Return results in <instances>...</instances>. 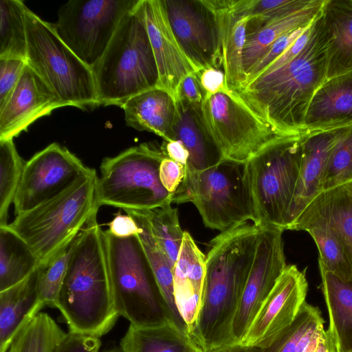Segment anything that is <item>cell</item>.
I'll return each instance as SVG.
<instances>
[{"instance_id":"19","label":"cell","mask_w":352,"mask_h":352,"mask_svg":"<svg viewBox=\"0 0 352 352\" xmlns=\"http://www.w3.org/2000/svg\"><path fill=\"white\" fill-rule=\"evenodd\" d=\"M351 126L306 131L302 135L301 167L286 230H288L310 201L320 192L321 182L329 157L336 145Z\"/></svg>"},{"instance_id":"37","label":"cell","mask_w":352,"mask_h":352,"mask_svg":"<svg viewBox=\"0 0 352 352\" xmlns=\"http://www.w3.org/2000/svg\"><path fill=\"white\" fill-rule=\"evenodd\" d=\"M66 333L50 316L39 312L22 327L7 352H53Z\"/></svg>"},{"instance_id":"40","label":"cell","mask_w":352,"mask_h":352,"mask_svg":"<svg viewBox=\"0 0 352 352\" xmlns=\"http://www.w3.org/2000/svg\"><path fill=\"white\" fill-rule=\"evenodd\" d=\"M77 235L38 267L37 291L39 300L44 305L55 307Z\"/></svg>"},{"instance_id":"51","label":"cell","mask_w":352,"mask_h":352,"mask_svg":"<svg viewBox=\"0 0 352 352\" xmlns=\"http://www.w3.org/2000/svg\"><path fill=\"white\" fill-rule=\"evenodd\" d=\"M210 352H249L248 348L241 344L227 345Z\"/></svg>"},{"instance_id":"17","label":"cell","mask_w":352,"mask_h":352,"mask_svg":"<svg viewBox=\"0 0 352 352\" xmlns=\"http://www.w3.org/2000/svg\"><path fill=\"white\" fill-rule=\"evenodd\" d=\"M140 9L158 69L157 87L176 101L181 82L195 69L174 35L162 0H141Z\"/></svg>"},{"instance_id":"47","label":"cell","mask_w":352,"mask_h":352,"mask_svg":"<svg viewBox=\"0 0 352 352\" xmlns=\"http://www.w3.org/2000/svg\"><path fill=\"white\" fill-rule=\"evenodd\" d=\"M204 98V92L195 72L186 76L179 86L176 100H181L193 104H202Z\"/></svg>"},{"instance_id":"25","label":"cell","mask_w":352,"mask_h":352,"mask_svg":"<svg viewBox=\"0 0 352 352\" xmlns=\"http://www.w3.org/2000/svg\"><path fill=\"white\" fill-rule=\"evenodd\" d=\"M38 267L20 283L0 292V352L8 351L22 327L45 306L38 298Z\"/></svg>"},{"instance_id":"21","label":"cell","mask_w":352,"mask_h":352,"mask_svg":"<svg viewBox=\"0 0 352 352\" xmlns=\"http://www.w3.org/2000/svg\"><path fill=\"white\" fill-rule=\"evenodd\" d=\"M352 126V72L326 80L312 97L305 131H318Z\"/></svg>"},{"instance_id":"43","label":"cell","mask_w":352,"mask_h":352,"mask_svg":"<svg viewBox=\"0 0 352 352\" xmlns=\"http://www.w3.org/2000/svg\"><path fill=\"white\" fill-rule=\"evenodd\" d=\"M27 63L19 59H0V107L16 86Z\"/></svg>"},{"instance_id":"2","label":"cell","mask_w":352,"mask_h":352,"mask_svg":"<svg viewBox=\"0 0 352 352\" xmlns=\"http://www.w3.org/2000/svg\"><path fill=\"white\" fill-rule=\"evenodd\" d=\"M327 78V52L322 10L302 51L279 68L248 82L239 97L257 114L287 135L306 132V113Z\"/></svg>"},{"instance_id":"36","label":"cell","mask_w":352,"mask_h":352,"mask_svg":"<svg viewBox=\"0 0 352 352\" xmlns=\"http://www.w3.org/2000/svg\"><path fill=\"white\" fill-rule=\"evenodd\" d=\"M316 0H228L233 16L249 17L246 32L312 5Z\"/></svg>"},{"instance_id":"13","label":"cell","mask_w":352,"mask_h":352,"mask_svg":"<svg viewBox=\"0 0 352 352\" xmlns=\"http://www.w3.org/2000/svg\"><path fill=\"white\" fill-rule=\"evenodd\" d=\"M91 170L67 148L52 143L25 162L13 201L15 215L56 197Z\"/></svg>"},{"instance_id":"48","label":"cell","mask_w":352,"mask_h":352,"mask_svg":"<svg viewBox=\"0 0 352 352\" xmlns=\"http://www.w3.org/2000/svg\"><path fill=\"white\" fill-rule=\"evenodd\" d=\"M108 225L107 232L119 238L138 235L140 232L136 221L129 214H123L118 212Z\"/></svg>"},{"instance_id":"27","label":"cell","mask_w":352,"mask_h":352,"mask_svg":"<svg viewBox=\"0 0 352 352\" xmlns=\"http://www.w3.org/2000/svg\"><path fill=\"white\" fill-rule=\"evenodd\" d=\"M120 345L122 352H203L194 339L170 319L147 327L130 324Z\"/></svg>"},{"instance_id":"31","label":"cell","mask_w":352,"mask_h":352,"mask_svg":"<svg viewBox=\"0 0 352 352\" xmlns=\"http://www.w3.org/2000/svg\"><path fill=\"white\" fill-rule=\"evenodd\" d=\"M124 211L135 219L140 229L138 234L140 241L170 319L188 333L175 302L173 285V268L156 241L146 216L142 210H124Z\"/></svg>"},{"instance_id":"30","label":"cell","mask_w":352,"mask_h":352,"mask_svg":"<svg viewBox=\"0 0 352 352\" xmlns=\"http://www.w3.org/2000/svg\"><path fill=\"white\" fill-rule=\"evenodd\" d=\"M320 288L338 352L352 348V282H346L321 267Z\"/></svg>"},{"instance_id":"1","label":"cell","mask_w":352,"mask_h":352,"mask_svg":"<svg viewBox=\"0 0 352 352\" xmlns=\"http://www.w3.org/2000/svg\"><path fill=\"white\" fill-rule=\"evenodd\" d=\"M260 232V226L247 221L221 232L209 243L202 302L192 336L203 352L234 344L232 327Z\"/></svg>"},{"instance_id":"35","label":"cell","mask_w":352,"mask_h":352,"mask_svg":"<svg viewBox=\"0 0 352 352\" xmlns=\"http://www.w3.org/2000/svg\"><path fill=\"white\" fill-rule=\"evenodd\" d=\"M25 6L19 0L0 1V59L26 61Z\"/></svg>"},{"instance_id":"5","label":"cell","mask_w":352,"mask_h":352,"mask_svg":"<svg viewBox=\"0 0 352 352\" xmlns=\"http://www.w3.org/2000/svg\"><path fill=\"white\" fill-rule=\"evenodd\" d=\"M94 169L56 197L15 215L9 227L29 245L40 264L68 244L98 212Z\"/></svg>"},{"instance_id":"52","label":"cell","mask_w":352,"mask_h":352,"mask_svg":"<svg viewBox=\"0 0 352 352\" xmlns=\"http://www.w3.org/2000/svg\"><path fill=\"white\" fill-rule=\"evenodd\" d=\"M352 200V181L342 185Z\"/></svg>"},{"instance_id":"28","label":"cell","mask_w":352,"mask_h":352,"mask_svg":"<svg viewBox=\"0 0 352 352\" xmlns=\"http://www.w3.org/2000/svg\"><path fill=\"white\" fill-rule=\"evenodd\" d=\"M319 219L327 223L342 243L352 266V200L343 186L317 195L305 207L297 221Z\"/></svg>"},{"instance_id":"14","label":"cell","mask_w":352,"mask_h":352,"mask_svg":"<svg viewBox=\"0 0 352 352\" xmlns=\"http://www.w3.org/2000/svg\"><path fill=\"white\" fill-rule=\"evenodd\" d=\"M174 35L195 73L222 68L218 16L209 0H162Z\"/></svg>"},{"instance_id":"8","label":"cell","mask_w":352,"mask_h":352,"mask_svg":"<svg viewBox=\"0 0 352 352\" xmlns=\"http://www.w3.org/2000/svg\"><path fill=\"white\" fill-rule=\"evenodd\" d=\"M302 134L278 138L245 164L254 223L260 227L286 230L300 171Z\"/></svg>"},{"instance_id":"54","label":"cell","mask_w":352,"mask_h":352,"mask_svg":"<svg viewBox=\"0 0 352 352\" xmlns=\"http://www.w3.org/2000/svg\"><path fill=\"white\" fill-rule=\"evenodd\" d=\"M344 352H352V348L349 349V350H347V351H345Z\"/></svg>"},{"instance_id":"11","label":"cell","mask_w":352,"mask_h":352,"mask_svg":"<svg viewBox=\"0 0 352 352\" xmlns=\"http://www.w3.org/2000/svg\"><path fill=\"white\" fill-rule=\"evenodd\" d=\"M201 113L226 160L245 164L275 140L292 135L278 131L228 89L205 96Z\"/></svg>"},{"instance_id":"22","label":"cell","mask_w":352,"mask_h":352,"mask_svg":"<svg viewBox=\"0 0 352 352\" xmlns=\"http://www.w3.org/2000/svg\"><path fill=\"white\" fill-rule=\"evenodd\" d=\"M176 105L174 140L182 142L189 153L186 168L203 170L220 163L223 158L204 124L201 104L177 100Z\"/></svg>"},{"instance_id":"29","label":"cell","mask_w":352,"mask_h":352,"mask_svg":"<svg viewBox=\"0 0 352 352\" xmlns=\"http://www.w3.org/2000/svg\"><path fill=\"white\" fill-rule=\"evenodd\" d=\"M325 0H316L307 8L288 16L268 22L246 32L243 64L248 77L269 47L283 35L309 25L320 14Z\"/></svg>"},{"instance_id":"10","label":"cell","mask_w":352,"mask_h":352,"mask_svg":"<svg viewBox=\"0 0 352 352\" xmlns=\"http://www.w3.org/2000/svg\"><path fill=\"white\" fill-rule=\"evenodd\" d=\"M164 157L161 146L144 142L104 158L96 184L98 207L148 210L172 204V194L160 179V166Z\"/></svg>"},{"instance_id":"46","label":"cell","mask_w":352,"mask_h":352,"mask_svg":"<svg viewBox=\"0 0 352 352\" xmlns=\"http://www.w3.org/2000/svg\"><path fill=\"white\" fill-rule=\"evenodd\" d=\"M205 96L226 89L225 74L222 68L210 67L195 73Z\"/></svg>"},{"instance_id":"39","label":"cell","mask_w":352,"mask_h":352,"mask_svg":"<svg viewBox=\"0 0 352 352\" xmlns=\"http://www.w3.org/2000/svg\"><path fill=\"white\" fill-rule=\"evenodd\" d=\"M24 164L13 139L0 140V227L8 225V209L14 201Z\"/></svg>"},{"instance_id":"45","label":"cell","mask_w":352,"mask_h":352,"mask_svg":"<svg viewBox=\"0 0 352 352\" xmlns=\"http://www.w3.org/2000/svg\"><path fill=\"white\" fill-rule=\"evenodd\" d=\"M186 166L168 157H164L160 166V179L164 188L170 194L175 193L182 183Z\"/></svg>"},{"instance_id":"4","label":"cell","mask_w":352,"mask_h":352,"mask_svg":"<svg viewBox=\"0 0 352 352\" xmlns=\"http://www.w3.org/2000/svg\"><path fill=\"white\" fill-rule=\"evenodd\" d=\"M140 1L122 19L92 67L100 105L121 107L131 97L158 87V69Z\"/></svg>"},{"instance_id":"9","label":"cell","mask_w":352,"mask_h":352,"mask_svg":"<svg viewBox=\"0 0 352 352\" xmlns=\"http://www.w3.org/2000/svg\"><path fill=\"white\" fill-rule=\"evenodd\" d=\"M192 202L204 225L220 232L254 223L245 164L223 160L203 170L186 168L184 180L172 195V204Z\"/></svg>"},{"instance_id":"16","label":"cell","mask_w":352,"mask_h":352,"mask_svg":"<svg viewBox=\"0 0 352 352\" xmlns=\"http://www.w3.org/2000/svg\"><path fill=\"white\" fill-rule=\"evenodd\" d=\"M308 283L305 272L287 265L251 323L241 344L267 346L296 319L306 302Z\"/></svg>"},{"instance_id":"42","label":"cell","mask_w":352,"mask_h":352,"mask_svg":"<svg viewBox=\"0 0 352 352\" xmlns=\"http://www.w3.org/2000/svg\"><path fill=\"white\" fill-rule=\"evenodd\" d=\"M308 26L289 32L278 38L269 47L265 55L250 72L247 77L245 84L256 78L272 62L282 55L302 34Z\"/></svg>"},{"instance_id":"32","label":"cell","mask_w":352,"mask_h":352,"mask_svg":"<svg viewBox=\"0 0 352 352\" xmlns=\"http://www.w3.org/2000/svg\"><path fill=\"white\" fill-rule=\"evenodd\" d=\"M289 230L307 232L318 250V266L344 281L352 282V266L346 250L327 223L319 219H300L294 223Z\"/></svg>"},{"instance_id":"15","label":"cell","mask_w":352,"mask_h":352,"mask_svg":"<svg viewBox=\"0 0 352 352\" xmlns=\"http://www.w3.org/2000/svg\"><path fill=\"white\" fill-rule=\"evenodd\" d=\"M276 228L261 227L254 261L232 327L234 344H241L251 323L287 267L283 233Z\"/></svg>"},{"instance_id":"3","label":"cell","mask_w":352,"mask_h":352,"mask_svg":"<svg viewBox=\"0 0 352 352\" xmlns=\"http://www.w3.org/2000/svg\"><path fill=\"white\" fill-rule=\"evenodd\" d=\"M94 212L76 236L55 303L69 332L100 338L120 316L116 309L103 230Z\"/></svg>"},{"instance_id":"33","label":"cell","mask_w":352,"mask_h":352,"mask_svg":"<svg viewBox=\"0 0 352 352\" xmlns=\"http://www.w3.org/2000/svg\"><path fill=\"white\" fill-rule=\"evenodd\" d=\"M40 265L27 243L9 226L0 227V292L20 283Z\"/></svg>"},{"instance_id":"26","label":"cell","mask_w":352,"mask_h":352,"mask_svg":"<svg viewBox=\"0 0 352 352\" xmlns=\"http://www.w3.org/2000/svg\"><path fill=\"white\" fill-rule=\"evenodd\" d=\"M219 23L221 66L228 90L238 92L245 86L247 76L243 64L246 26L249 17L239 18L231 13L228 0H209Z\"/></svg>"},{"instance_id":"23","label":"cell","mask_w":352,"mask_h":352,"mask_svg":"<svg viewBox=\"0 0 352 352\" xmlns=\"http://www.w3.org/2000/svg\"><path fill=\"white\" fill-rule=\"evenodd\" d=\"M322 19L326 79L352 72V0H325Z\"/></svg>"},{"instance_id":"50","label":"cell","mask_w":352,"mask_h":352,"mask_svg":"<svg viewBox=\"0 0 352 352\" xmlns=\"http://www.w3.org/2000/svg\"><path fill=\"white\" fill-rule=\"evenodd\" d=\"M160 146L166 157L186 166L189 159V153L182 142L178 140H164Z\"/></svg>"},{"instance_id":"20","label":"cell","mask_w":352,"mask_h":352,"mask_svg":"<svg viewBox=\"0 0 352 352\" xmlns=\"http://www.w3.org/2000/svg\"><path fill=\"white\" fill-rule=\"evenodd\" d=\"M206 258L191 235L184 231L173 270V296L177 311L192 338L202 302Z\"/></svg>"},{"instance_id":"12","label":"cell","mask_w":352,"mask_h":352,"mask_svg":"<svg viewBox=\"0 0 352 352\" xmlns=\"http://www.w3.org/2000/svg\"><path fill=\"white\" fill-rule=\"evenodd\" d=\"M140 0H71L58 11L55 29L87 65L100 59L124 16Z\"/></svg>"},{"instance_id":"44","label":"cell","mask_w":352,"mask_h":352,"mask_svg":"<svg viewBox=\"0 0 352 352\" xmlns=\"http://www.w3.org/2000/svg\"><path fill=\"white\" fill-rule=\"evenodd\" d=\"M99 338L68 332L53 352H99Z\"/></svg>"},{"instance_id":"41","label":"cell","mask_w":352,"mask_h":352,"mask_svg":"<svg viewBox=\"0 0 352 352\" xmlns=\"http://www.w3.org/2000/svg\"><path fill=\"white\" fill-rule=\"evenodd\" d=\"M352 181V126L333 148L321 182L320 192Z\"/></svg>"},{"instance_id":"34","label":"cell","mask_w":352,"mask_h":352,"mask_svg":"<svg viewBox=\"0 0 352 352\" xmlns=\"http://www.w3.org/2000/svg\"><path fill=\"white\" fill-rule=\"evenodd\" d=\"M320 309L305 302L292 324L267 346L248 347L249 352H303L316 331L324 327Z\"/></svg>"},{"instance_id":"18","label":"cell","mask_w":352,"mask_h":352,"mask_svg":"<svg viewBox=\"0 0 352 352\" xmlns=\"http://www.w3.org/2000/svg\"><path fill=\"white\" fill-rule=\"evenodd\" d=\"M65 107L60 98L26 64L6 102L0 107V140L13 139L37 119Z\"/></svg>"},{"instance_id":"53","label":"cell","mask_w":352,"mask_h":352,"mask_svg":"<svg viewBox=\"0 0 352 352\" xmlns=\"http://www.w3.org/2000/svg\"><path fill=\"white\" fill-rule=\"evenodd\" d=\"M104 352H122V351L120 349L113 348V349H109Z\"/></svg>"},{"instance_id":"24","label":"cell","mask_w":352,"mask_h":352,"mask_svg":"<svg viewBox=\"0 0 352 352\" xmlns=\"http://www.w3.org/2000/svg\"><path fill=\"white\" fill-rule=\"evenodd\" d=\"M128 126L153 133L164 141L174 140L176 101L164 89L155 87L129 98L121 107Z\"/></svg>"},{"instance_id":"7","label":"cell","mask_w":352,"mask_h":352,"mask_svg":"<svg viewBox=\"0 0 352 352\" xmlns=\"http://www.w3.org/2000/svg\"><path fill=\"white\" fill-rule=\"evenodd\" d=\"M103 239L118 315L137 327L170 319L138 235L119 238L103 230Z\"/></svg>"},{"instance_id":"49","label":"cell","mask_w":352,"mask_h":352,"mask_svg":"<svg viewBox=\"0 0 352 352\" xmlns=\"http://www.w3.org/2000/svg\"><path fill=\"white\" fill-rule=\"evenodd\" d=\"M303 352H338L335 339L327 329H318Z\"/></svg>"},{"instance_id":"6","label":"cell","mask_w":352,"mask_h":352,"mask_svg":"<svg viewBox=\"0 0 352 352\" xmlns=\"http://www.w3.org/2000/svg\"><path fill=\"white\" fill-rule=\"evenodd\" d=\"M27 64L65 106L81 109L100 106L92 69L84 63L47 22L26 6Z\"/></svg>"},{"instance_id":"38","label":"cell","mask_w":352,"mask_h":352,"mask_svg":"<svg viewBox=\"0 0 352 352\" xmlns=\"http://www.w3.org/2000/svg\"><path fill=\"white\" fill-rule=\"evenodd\" d=\"M171 203L142 210L146 216L153 234L173 268L180 251L184 232L182 230L177 209Z\"/></svg>"}]
</instances>
